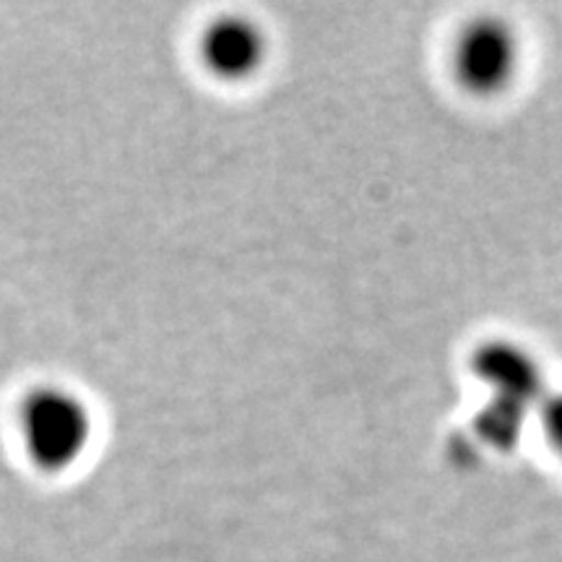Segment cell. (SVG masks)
<instances>
[{"instance_id":"6da1fadb","label":"cell","mask_w":562,"mask_h":562,"mask_svg":"<svg viewBox=\"0 0 562 562\" xmlns=\"http://www.w3.org/2000/svg\"><path fill=\"white\" fill-rule=\"evenodd\" d=\"M21 446L47 474L74 469L94 440V412L74 389L45 383L26 391L19 404Z\"/></svg>"},{"instance_id":"7a4b0ae2","label":"cell","mask_w":562,"mask_h":562,"mask_svg":"<svg viewBox=\"0 0 562 562\" xmlns=\"http://www.w3.org/2000/svg\"><path fill=\"white\" fill-rule=\"evenodd\" d=\"M472 372L492 393V402L480 417V432L497 448L510 446L521 432L526 414L539 409L547 396L542 364L529 349L495 339L476 347Z\"/></svg>"},{"instance_id":"3957f363","label":"cell","mask_w":562,"mask_h":562,"mask_svg":"<svg viewBox=\"0 0 562 562\" xmlns=\"http://www.w3.org/2000/svg\"><path fill=\"white\" fill-rule=\"evenodd\" d=\"M521 45L503 19L482 16L467 24L453 45V74L476 97H495L518 74Z\"/></svg>"},{"instance_id":"277c9868","label":"cell","mask_w":562,"mask_h":562,"mask_svg":"<svg viewBox=\"0 0 562 562\" xmlns=\"http://www.w3.org/2000/svg\"><path fill=\"white\" fill-rule=\"evenodd\" d=\"M203 68L214 79L248 81L263 68L269 55V40L261 26L240 13H224L211 19L199 37Z\"/></svg>"},{"instance_id":"5b68a950","label":"cell","mask_w":562,"mask_h":562,"mask_svg":"<svg viewBox=\"0 0 562 562\" xmlns=\"http://www.w3.org/2000/svg\"><path fill=\"white\" fill-rule=\"evenodd\" d=\"M537 412L547 440H550V446L562 459V391H547Z\"/></svg>"}]
</instances>
